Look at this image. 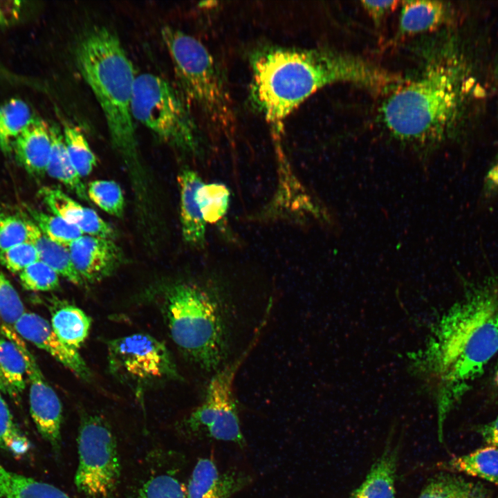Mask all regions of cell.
<instances>
[{
    "label": "cell",
    "instance_id": "cell-1",
    "mask_svg": "<svg viewBox=\"0 0 498 498\" xmlns=\"http://www.w3.org/2000/svg\"><path fill=\"white\" fill-rule=\"evenodd\" d=\"M464 293L438 320L425 344L409 355L411 370L430 391L439 439L455 405L498 353V284L493 276L465 282Z\"/></svg>",
    "mask_w": 498,
    "mask_h": 498
},
{
    "label": "cell",
    "instance_id": "cell-2",
    "mask_svg": "<svg viewBox=\"0 0 498 498\" xmlns=\"http://www.w3.org/2000/svg\"><path fill=\"white\" fill-rule=\"evenodd\" d=\"M252 73L250 100L271 128L281 147L284 123L311 95L336 83H351L376 91H389L404 82L356 55L326 48H300L266 45L249 57Z\"/></svg>",
    "mask_w": 498,
    "mask_h": 498
},
{
    "label": "cell",
    "instance_id": "cell-3",
    "mask_svg": "<svg viewBox=\"0 0 498 498\" xmlns=\"http://www.w3.org/2000/svg\"><path fill=\"white\" fill-rule=\"evenodd\" d=\"M75 57L101 107L112 145L127 161H136L131 104L136 76L119 38L106 27H94L78 41Z\"/></svg>",
    "mask_w": 498,
    "mask_h": 498
},
{
    "label": "cell",
    "instance_id": "cell-4",
    "mask_svg": "<svg viewBox=\"0 0 498 498\" xmlns=\"http://www.w3.org/2000/svg\"><path fill=\"white\" fill-rule=\"evenodd\" d=\"M453 66L432 65L421 77L396 88L383 102L382 121L397 140L427 151L442 140L459 100V75Z\"/></svg>",
    "mask_w": 498,
    "mask_h": 498
},
{
    "label": "cell",
    "instance_id": "cell-5",
    "mask_svg": "<svg viewBox=\"0 0 498 498\" xmlns=\"http://www.w3.org/2000/svg\"><path fill=\"white\" fill-rule=\"evenodd\" d=\"M160 309L171 338L189 360L207 372L225 365L229 351L228 305L212 287L187 282L167 286Z\"/></svg>",
    "mask_w": 498,
    "mask_h": 498
},
{
    "label": "cell",
    "instance_id": "cell-6",
    "mask_svg": "<svg viewBox=\"0 0 498 498\" xmlns=\"http://www.w3.org/2000/svg\"><path fill=\"white\" fill-rule=\"evenodd\" d=\"M181 93L214 124L229 129L233 114L229 95L216 62L195 37L172 27L161 30Z\"/></svg>",
    "mask_w": 498,
    "mask_h": 498
},
{
    "label": "cell",
    "instance_id": "cell-7",
    "mask_svg": "<svg viewBox=\"0 0 498 498\" xmlns=\"http://www.w3.org/2000/svg\"><path fill=\"white\" fill-rule=\"evenodd\" d=\"M133 120L162 141L183 151L199 149L198 133L181 91L152 73L136 76L132 97Z\"/></svg>",
    "mask_w": 498,
    "mask_h": 498
},
{
    "label": "cell",
    "instance_id": "cell-8",
    "mask_svg": "<svg viewBox=\"0 0 498 498\" xmlns=\"http://www.w3.org/2000/svg\"><path fill=\"white\" fill-rule=\"evenodd\" d=\"M261 326L250 345L235 360L222 367L212 376L203 402L185 420L192 432H203L216 440L245 444L234 397L233 385L238 370L255 346Z\"/></svg>",
    "mask_w": 498,
    "mask_h": 498
},
{
    "label": "cell",
    "instance_id": "cell-9",
    "mask_svg": "<svg viewBox=\"0 0 498 498\" xmlns=\"http://www.w3.org/2000/svg\"><path fill=\"white\" fill-rule=\"evenodd\" d=\"M77 445V489L93 498L109 497L120 476L116 442L110 427L100 417L86 416L79 429Z\"/></svg>",
    "mask_w": 498,
    "mask_h": 498
},
{
    "label": "cell",
    "instance_id": "cell-10",
    "mask_svg": "<svg viewBox=\"0 0 498 498\" xmlns=\"http://www.w3.org/2000/svg\"><path fill=\"white\" fill-rule=\"evenodd\" d=\"M108 362L114 376L138 389L181 378L165 344L147 334L137 333L109 341Z\"/></svg>",
    "mask_w": 498,
    "mask_h": 498
},
{
    "label": "cell",
    "instance_id": "cell-11",
    "mask_svg": "<svg viewBox=\"0 0 498 498\" xmlns=\"http://www.w3.org/2000/svg\"><path fill=\"white\" fill-rule=\"evenodd\" d=\"M14 342L20 348L26 364L31 417L42 437L57 452L61 443V401L45 379L34 356L27 349L21 338H16Z\"/></svg>",
    "mask_w": 498,
    "mask_h": 498
},
{
    "label": "cell",
    "instance_id": "cell-12",
    "mask_svg": "<svg viewBox=\"0 0 498 498\" xmlns=\"http://www.w3.org/2000/svg\"><path fill=\"white\" fill-rule=\"evenodd\" d=\"M67 248L72 264L84 282L102 281L122 262L121 250L111 238L83 234Z\"/></svg>",
    "mask_w": 498,
    "mask_h": 498
},
{
    "label": "cell",
    "instance_id": "cell-13",
    "mask_svg": "<svg viewBox=\"0 0 498 498\" xmlns=\"http://www.w3.org/2000/svg\"><path fill=\"white\" fill-rule=\"evenodd\" d=\"M14 330L24 339L52 356L77 377L89 380L91 372L77 350L64 344L52 326L41 315L25 312L16 322Z\"/></svg>",
    "mask_w": 498,
    "mask_h": 498
},
{
    "label": "cell",
    "instance_id": "cell-14",
    "mask_svg": "<svg viewBox=\"0 0 498 498\" xmlns=\"http://www.w3.org/2000/svg\"><path fill=\"white\" fill-rule=\"evenodd\" d=\"M39 194L53 214L76 226L84 234L111 239L115 236L112 227L95 211L84 207L62 190L43 187Z\"/></svg>",
    "mask_w": 498,
    "mask_h": 498
},
{
    "label": "cell",
    "instance_id": "cell-15",
    "mask_svg": "<svg viewBox=\"0 0 498 498\" xmlns=\"http://www.w3.org/2000/svg\"><path fill=\"white\" fill-rule=\"evenodd\" d=\"M249 482L237 472H221L209 458L196 462L185 488L187 498H230Z\"/></svg>",
    "mask_w": 498,
    "mask_h": 498
},
{
    "label": "cell",
    "instance_id": "cell-16",
    "mask_svg": "<svg viewBox=\"0 0 498 498\" xmlns=\"http://www.w3.org/2000/svg\"><path fill=\"white\" fill-rule=\"evenodd\" d=\"M177 181L183 240L192 246L203 247L205 242L206 223L199 201V190L204 182L197 172L190 168L183 169Z\"/></svg>",
    "mask_w": 498,
    "mask_h": 498
},
{
    "label": "cell",
    "instance_id": "cell-17",
    "mask_svg": "<svg viewBox=\"0 0 498 498\" xmlns=\"http://www.w3.org/2000/svg\"><path fill=\"white\" fill-rule=\"evenodd\" d=\"M52 147L49 126L36 118L15 140L12 151L18 162L31 175L46 173Z\"/></svg>",
    "mask_w": 498,
    "mask_h": 498
},
{
    "label": "cell",
    "instance_id": "cell-18",
    "mask_svg": "<svg viewBox=\"0 0 498 498\" xmlns=\"http://www.w3.org/2000/svg\"><path fill=\"white\" fill-rule=\"evenodd\" d=\"M50 311V324L55 334L64 344L77 351L89 333L91 317L65 301L54 300Z\"/></svg>",
    "mask_w": 498,
    "mask_h": 498
},
{
    "label": "cell",
    "instance_id": "cell-19",
    "mask_svg": "<svg viewBox=\"0 0 498 498\" xmlns=\"http://www.w3.org/2000/svg\"><path fill=\"white\" fill-rule=\"evenodd\" d=\"M446 12V6L442 1H403L398 34L410 36L436 29L444 21Z\"/></svg>",
    "mask_w": 498,
    "mask_h": 498
},
{
    "label": "cell",
    "instance_id": "cell-20",
    "mask_svg": "<svg viewBox=\"0 0 498 498\" xmlns=\"http://www.w3.org/2000/svg\"><path fill=\"white\" fill-rule=\"evenodd\" d=\"M397 448L387 447L349 498H395Z\"/></svg>",
    "mask_w": 498,
    "mask_h": 498
},
{
    "label": "cell",
    "instance_id": "cell-21",
    "mask_svg": "<svg viewBox=\"0 0 498 498\" xmlns=\"http://www.w3.org/2000/svg\"><path fill=\"white\" fill-rule=\"evenodd\" d=\"M49 129L52 147L46 174L62 183L81 199L87 201L86 187L69 158L62 131L55 125L49 126Z\"/></svg>",
    "mask_w": 498,
    "mask_h": 498
},
{
    "label": "cell",
    "instance_id": "cell-22",
    "mask_svg": "<svg viewBox=\"0 0 498 498\" xmlns=\"http://www.w3.org/2000/svg\"><path fill=\"white\" fill-rule=\"evenodd\" d=\"M27 223L29 241L36 248L39 260L71 283L77 286L84 284V281L72 264L67 247L50 239L33 221H27Z\"/></svg>",
    "mask_w": 498,
    "mask_h": 498
},
{
    "label": "cell",
    "instance_id": "cell-23",
    "mask_svg": "<svg viewBox=\"0 0 498 498\" xmlns=\"http://www.w3.org/2000/svg\"><path fill=\"white\" fill-rule=\"evenodd\" d=\"M0 498H70L57 487L0 465Z\"/></svg>",
    "mask_w": 498,
    "mask_h": 498
},
{
    "label": "cell",
    "instance_id": "cell-24",
    "mask_svg": "<svg viewBox=\"0 0 498 498\" xmlns=\"http://www.w3.org/2000/svg\"><path fill=\"white\" fill-rule=\"evenodd\" d=\"M418 498H490V493L479 482L454 474L441 473L427 483Z\"/></svg>",
    "mask_w": 498,
    "mask_h": 498
},
{
    "label": "cell",
    "instance_id": "cell-25",
    "mask_svg": "<svg viewBox=\"0 0 498 498\" xmlns=\"http://www.w3.org/2000/svg\"><path fill=\"white\" fill-rule=\"evenodd\" d=\"M35 119L30 107L21 99L12 98L1 104L0 149L5 154L12 151L15 140Z\"/></svg>",
    "mask_w": 498,
    "mask_h": 498
},
{
    "label": "cell",
    "instance_id": "cell-26",
    "mask_svg": "<svg viewBox=\"0 0 498 498\" xmlns=\"http://www.w3.org/2000/svg\"><path fill=\"white\" fill-rule=\"evenodd\" d=\"M450 469L498 486V448L488 445L453 458Z\"/></svg>",
    "mask_w": 498,
    "mask_h": 498
},
{
    "label": "cell",
    "instance_id": "cell-27",
    "mask_svg": "<svg viewBox=\"0 0 498 498\" xmlns=\"http://www.w3.org/2000/svg\"><path fill=\"white\" fill-rule=\"evenodd\" d=\"M0 366L10 386L11 397L17 398L26 387V364L19 346L3 335L0 337Z\"/></svg>",
    "mask_w": 498,
    "mask_h": 498
},
{
    "label": "cell",
    "instance_id": "cell-28",
    "mask_svg": "<svg viewBox=\"0 0 498 498\" xmlns=\"http://www.w3.org/2000/svg\"><path fill=\"white\" fill-rule=\"evenodd\" d=\"M62 133L69 158L79 175H89L97 164V158L84 135L73 124L64 122Z\"/></svg>",
    "mask_w": 498,
    "mask_h": 498
},
{
    "label": "cell",
    "instance_id": "cell-29",
    "mask_svg": "<svg viewBox=\"0 0 498 498\" xmlns=\"http://www.w3.org/2000/svg\"><path fill=\"white\" fill-rule=\"evenodd\" d=\"M0 449L21 458L30 449V443L15 423L0 393Z\"/></svg>",
    "mask_w": 498,
    "mask_h": 498
},
{
    "label": "cell",
    "instance_id": "cell-30",
    "mask_svg": "<svg viewBox=\"0 0 498 498\" xmlns=\"http://www.w3.org/2000/svg\"><path fill=\"white\" fill-rule=\"evenodd\" d=\"M88 199L104 212L116 217L122 216L124 198L120 186L110 180H94L86 187Z\"/></svg>",
    "mask_w": 498,
    "mask_h": 498
},
{
    "label": "cell",
    "instance_id": "cell-31",
    "mask_svg": "<svg viewBox=\"0 0 498 498\" xmlns=\"http://www.w3.org/2000/svg\"><path fill=\"white\" fill-rule=\"evenodd\" d=\"M230 192L223 183H203L199 190V201L206 223H216L226 214Z\"/></svg>",
    "mask_w": 498,
    "mask_h": 498
},
{
    "label": "cell",
    "instance_id": "cell-32",
    "mask_svg": "<svg viewBox=\"0 0 498 498\" xmlns=\"http://www.w3.org/2000/svg\"><path fill=\"white\" fill-rule=\"evenodd\" d=\"M33 221L50 239L68 247L84 234L76 226L63 219L37 210L29 208Z\"/></svg>",
    "mask_w": 498,
    "mask_h": 498
},
{
    "label": "cell",
    "instance_id": "cell-33",
    "mask_svg": "<svg viewBox=\"0 0 498 498\" xmlns=\"http://www.w3.org/2000/svg\"><path fill=\"white\" fill-rule=\"evenodd\" d=\"M59 275L39 260L19 273L22 286L30 291H51L59 286Z\"/></svg>",
    "mask_w": 498,
    "mask_h": 498
},
{
    "label": "cell",
    "instance_id": "cell-34",
    "mask_svg": "<svg viewBox=\"0 0 498 498\" xmlns=\"http://www.w3.org/2000/svg\"><path fill=\"white\" fill-rule=\"evenodd\" d=\"M25 313L21 298L10 281L0 271V316L3 326L14 330L19 318Z\"/></svg>",
    "mask_w": 498,
    "mask_h": 498
},
{
    "label": "cell",
    "instance_id": "cell-35",
    "mask_svg": "<svg viewBox=\"0 0 498 498\" xmlns=\"http://www.w3.org/2000/svg\"><path fill=\"white\" fill-rule=\"evenodd\" d=\"M138 498H187L185 488L176 478L160 474L147 481Z\"/></svg>",
    "mask_w": 498,
    "mask_h": 498
},
{
    "label": "cell",
    "instance_id": "cell-36",
    "mask_svg": "<svg viewBox=\"0 0 498 498\" xmlns=\"http://www.w3.org/2000/svg\"><path fill=\"white\" fill-rule=\"evenodd\" d=\"M39 260L37 250L30 241L0 250V262L9 271L20 273Z\"/></svg>",
    "mask_w": 498,
    "mask_h": 498
},
{
    "label": "cell",
    "instance_id": "cell-37",
    "mask_svg": "<svg viewBox=\"0 0 498 498\" xmlns=\"http://www.w3.org/2000/svg\"><path fill=\"white\" fill-rule=\"evenodd\" d=\"M29 241L27 221L0 214V250Z\"/></svg>",
    "mask_w": 498,
    "mask_h": 498
},
{
    "label": "cell",
    "instance_id": "cell-38",
    "mask_svg": "<svg viewBox=\"0 0 498 498\" xmlns=\"http://www.w3.org/2000/svg\"><path fill=\"white\" fill-rule=\"evenodd\" d=\"M361 6L376 25L398 6L397 1H362Z\"/></svg>",
    "mask_w": 498,
    "mask_h": 498
},
{
    "label": "cell",
    "instance_id": "cell-39",
    "mask_svg": "<svg viewBox=\"0 0 498 498\" xmlns=\"http://www.w3.org/2000/svg\"><path fill=\"white\" fill-rule=\"evenodd\" d=\"M497 196L498 154L486 172L481 189V197L486 201L491 200Z\"/></svg>",
    "mask_w": 498,
    "mask_h": 498
},
{
    "label": "cell",
    "instance_id": "cell-40",
    "mask_svg": "<svg viewBox=\"0 0 498 498\" xmlns=\"http://www.w3.org/2000/svg\"><path fill=\"white\" fill-rule=\"evenodd\" d=\"M476 431L488 445L498 448V416L493 421L478 426Z\"/></svg>",
    "mask_w": 498,
    "mask_h": 498
},
{
    "label": "cell",
    "instance_id": "cell-41",
    "mask_svg": "<svg viewBox=\"0 0 498 498\" xmlns=\"http://www.w3.org/2000/svg\"><path fill=\"white\" fill-rule=\"evenodd\" d=\"M0 391L12 396L10 386L6 380L3 372L0 366Z\"/></svg>",
    "mask_w": 498,
    "mask_h": 498
},
{
    "label": "cell",
    "instance_id": "cell-42",
    "mask_svg": "<svg viewBox=\"0 0 498 498\" xmlns=\"http://www.w3.org/2000/svg\"><path fill=\"white\" fill-rule=\"evenodd\" d=\"M4 11L3 7L0 6V24L4 23L8 19V13H5Z\"/></svg>",
    "mask_w": 498,
    "mask_h": 498
},
{
    "label": "cell",
    "instance_id": "cell-43",
    "mask_svg": "<svg viewBox=\"0 0 498 498\" xmlns=\"http://www.w3.org/2000/svg\"><path fill=\"white\" fill-rule=\"evenodd\" d=\"M495 382L498 387V369L496 371L495 375Z\"/></svg>",
    "mask_w": 498,
    "mask_h": 498
},
{
    "label": "cell",
    "instance_id": "cell-44",
    "mask_svg": "<svg viewBox=\"0 0 498 498\" xmlns=\"http://www.w3.org/2000/svg\"><path fill=\"white\" fill-rule=\"evenodd\" d=\"M1 316H0V328H1Z\"/></svg>",
    "mask_w": 498,
    "mask_h": 498
}]
</instances>
